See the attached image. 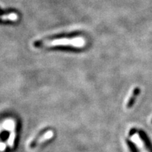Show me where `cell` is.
<instances>
[{"label": "cell", "mask_w": 152, "mask_h": 152, "mask_svg": "<svg viewBox=\"0 0 152 152\" xmlns=\"http://www.w3.org/2000/svg\"><path fill=\"white\" fill-rule=\"evenodd\" d=\"M14 124L12 121H8V122L5 123V124H4V128L9 129V130L12 129L13 128H14Z\"/></svg>", "instance_id": "5"}, {"label": "cell", "mask_w": 152, "mask_h": 152, "mask_svg": "<svg viewBox=\"0 0 152 152\" xmlns=\"http://www.w3.org/2000/svg\"><path fill=\"white\" fill-rule=\"evenodd\" d=\"M139 134H140V138L142 139V142H143L145 147L147 149L148 151L152 152V144L150 142L149 137H147V134H146V133L142 130L139 132Z\"/></svg>", "instance_id": "3"}, {"label": "cell", "mask_w": 152, "mask_h": 152, "mask_svg": "<svg viewBox=\"0 0 152 152\" xmlns=\"http://www.w3.org/2000/svg\"><path fill=\"white\" fill-rule=\"evenodd\" d=\"M140 92H141V90H140V89L138 87H134V90H133L132 92V94H131L130 97L129 98V99L128 101V103H127L126 106L128 109H130V108H132V106L134 105V104L135 103L137 98L139 94H140Z\"/></svg>", "instance_id": "2"}, {"label": "cell", "mask_w": 152, "mask_h": 152, "mask_svg": "<svg viewBox=\"0 0 152 152\" xmlns=\"http://www.w3.org/2000/svg\"><path fill=\"white\" fill-rule=\"evenodd\" d=\"M5 144H3V143H1L0 144V150H1V151H2V150H4L5 149Z\"/></svg>", "instance_id": "6"}, {"label": "cell", "mask_w": 152, "mask_h": 152, "mask_svg": "<svg viewBox=\"0 0 152 152\" xmlns=\"http://www.w3.org/2000/svg\"><path fill=\"white\" fill-rule=\"evenodd\" d=\"M86 45V41L83 37L77 36L74 37H62L52 39H44L35 43L36 47H72L75 48H83Z\"/></svg>", "instance_id": "1"}, {"label": "cell", "mask_w": 152, "mask_h": 152, "mask_svg": "<svg viewBox=\"0 0 152 152\" xmlns=\"http://www.w3.org/2000/svg\"><path fill=\"white\" fill-rule=\"evenodd\" d=\"M18 19V16L16 13H9V14L0 16V20L3 21H16Z\"/></svg>", "instance_id": "4"}]
</instances>
